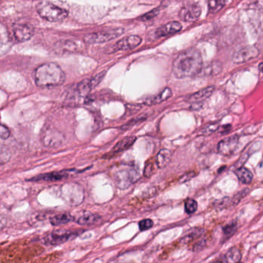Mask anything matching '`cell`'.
Returning a JSON list of instances; mask_svg holds the SVG:
<instances>
[{"label": "cell", "mask_w": 263, "mask_h": 263, "mask_svg": "<svg viewBox=\"0 0 263 263\" xmlns=\"http://www.w3.org/2000/svg\"><path fill=\"white\" fill-rule=\"evenodd\" d=\"M202 67V58L195 48L184 50L177 56L172 65V72L177 78H191L198 75Z\"/></svg>", "instance_id": "1"}, {"label": "cell", "mask_w": 263, "mask_h": 263, "mask_svg": "<svg viewBox=\"0 0 263 263\" xmlns=\"http://www.w3.org/2000/svg\"><path fill=\"white\" fill-rule=\"evenodd\" d=\"M65 79V73L55 63L42 64L34 72L35 83L38 87L42 88L61 85Z\"/></svg>", "instance_id": "2"}, {"label": "cell", "mask_w": 263, "mask_h": 263, "mask_svg": "<svg viewBox=\"0 0 263 263\" xmlns=\"http://www.w3.org/2000/svg\"><path fill=\"white\" fill-rule=\"evenodd\" d=\"M139 170L135 166L124 165L120 166L114 173L115 184L119 189H126L135 184L140 178Z\"/></svg>", "instance_id": "3"}, {"label": "cell", "mask_w": 263, "mask_h": 263, "mask_svg": "<svg viewBox=\"0 0 263 263\" xmlns=\"http://www.w3.org/2000/svg\"><path fill=\"white\" fill-rule=\"evenodd\" d=\"M36 10L38 14L43 19L50 22H60L64 21L68 16L67 10L47 1L40 3L36 7Z\"/></svg>", "instance_id": "4"}, {"label": "cell", "mask_w": 263, "mask_h": 263, "mask_svg": "<svg viewBox=\"0 0 263 263\" xmlns=\"http://www.w3.org/2000/svg\"><path fill=\"white\" fill-rule=\"evenodd\" d=\"M41 139L45 147L55 148L64 144L65 137L62 132L54 127H45L41 132Z\"/></svg>", "instance_id": "5"}, {"label": "cell", "mask_w": 263, "mask_h": 263, "mask_svg": "<svg viewBox=\"0 0 263 263\" xmlns=\"http://www.w3.org/2000/svg\"><path fill=\"white\" fill-rule=\"evenodd\" d=\"M123 33H124V30L122 28L112 29L107 31L98 32V33L86 35L84 36V41L87 44H103L119 37Z\"/></svg>", "instance_id": "6"}, {"label": "cell", "mask_w": 263, "mask_h": 263, "mask_svg": "<svg viewBox=\"0 0 263 263\" xmlns=\"http://www.w3.org/2000/svg\"><path fill=\"white\" fill-rule=\"evenodd\" d=\"M62 195L65 201L71 205H78L84 199V190L78 184L64 185L62 187Z\"/></svg>", "instance_id": "7"}, {"label": "cell", "mask_w": 263, "mask_h": 263, "mask_svg": "<svg viewBox=\"0 0 263 263\" xmlns=\"http://www.w3.org/2000/svg\"><path fill=\"white\" fill-rule=\"evenodd\" d=\"M105 74L106 72L103 71L98 73L93 78H90V79L84 80V81H81L75 89V98H85L93 89H95L102 81V80L105 77Z\"/></svg>", "instance_id": "8"}, {"label": "cell", "mask_w": 263, "mask_h": 263, "mask_svg": "<svg viewBox=\"0 0 263 263\" xmlns=\"http://www.w3.org/2000/svg\"><path fill=\"white\" fill-rule=\"evenodd\" d=\"M78 235V232L73 231H57L44 237V243L46 246H59L75 238Z\"/></svg>", "instance_id": "9"}, {"label": "cell", "mask_w": 263, "mask_h": 263, "mask_svg": "<svg viewBox=\"0 0 263 263\" xmlns=\"http://www.w3.org/2000/svg\"><path fill=\"white\" fill-rule=\"evenodd\" d=\"M260 49L257 45L247 46L235 52L232 56L235 64H243L255 59L259 55Z\"/></svg>", "instance_id": "10"}, {"label": "cell", "mask_w": 263, "mask_h": 263, "mask_svg": "<svg viewBox=\"0 0 263 263\" xmlns=\"http://www.w3.org/2000/svg\"><path fill=\"white\" fill-rule=\"evenodd\" d=\"M239 138L238 135H232L224 139L221 140L218 144V152L224 156L232 155L238 147Z\"/></svg>", "instance_id": "11"}, {"label": "cell", "mask_w": 263, "mask_h": 263, "mask_svg": "<svg viewBox=\"0 0 263 263\" xmlns=\"http://www.w3.org/2000/svg\"><path fill=\"white\" fill-rule=\"evenodd\" d=\"M13 35L19 42H25L34 35V27L30 24H16L13 26Z\"/></svg>", "instance_id": "12"}, {"label": "cell", "mask_w": 263, "mask_h": 263, "mask_svg": "<svg viewBox=\"0 0 263 263\" xmlns=\"http://www.w3.org/2000/svg\"><path fill=\"white\" fill-rule=\"evenodd\" d=\"M201 9L198 4H190L180 11V18L184 22H195L201 16Z\"/></svg>", "instance_id": "13"}, {"label": "cell", "mask_w": 263, "mask_h": 263, "mask_svg": "<svg viewBox=\"0 0 263 263\" xmlns=\"http://www.w3.org/2000/svg\"><path fill=\"white\" fill-rule=\"evenodd\" d=\"M141 43V38L140 36H127V37L120 40L119 41L116 43L115 46V51H118V50L126 51V50H132V49L139 46Z\"/></svg>", "instance_id": "14"}, {"label": "cell", "mask_w": 263, "mask_h": 263, "mask_svg": "<svg viewBox=\"0 0 263 263\" xmlns=\"http://www.w3.org/2000/svg\"><path fill=\"white\" fill-rule=\"evenodd\" d=\"M181 28L182 27H181V24L176 21H173V22L168 23L160 28L157 29L155 31V36L158 38L168 36V35L178 33L181 30Z\"/></svg>", "instance_id": "15"}, {"label": "cell", "mask_w": 263, "mask_h": 263, "mask_svg": "<svg viewBox=\"0 0 263 263\" xmlns=\"http://www.w3.org/2000/svg\"><path fill=\"white\" fill-rule=\"evenodd\" d=\"M215 90L214 87H208L196 93H193L187 98V102L191 104H200V103L204 101V100L208 99Z\"/></svg>", "instance_id": "16"}, {"label": "cell", "mask_w": 263, "mask_h": 263, "mask_svg": "<svg viewBox=\"0 0 263 263\" xmlns=\"http://www.w3.org/2000/svg\"><path fill=\"white\" fill-rule=\"evenodd\" d=\"M67 173L65 172H51V173L43 174V175H38L34 178L30 179L31 181H61L63 178L67 177Z\"/></svg>", "instance_id": "17"}, {"label": "cell", "mask_w": 263, "mask_h": 263, "mask_svg": "<svg viewBox=\"0 0 263 263\" xmlns=\"http://www.w3.org/2000/svg\"><path fill=\"white\" fill-rule=\"evenodd\" d=\"M172 91L168 87L164 88L162 91L160 92L158 95H155V96L152 97V98H147L144 104L147 105H155V104H161L163 101H166L172 97Z\"/></svg>", "instance_id": "18"}, {"label": "cell", "mask_w": 263, "mask_h": 263, "mask_svg": "<svg viewBox=\"0 0 263 263\" xmlns=\"http://www.w3.org/2000/svg\"><path fill=\"white\" fill-rule=\"evenodd\" d=\"M172 152L167 149H162L158 152L155 158V164L158 168H164L170 162Z\"/></svg>", "instance_id": "19"}, {"label": "cell", "mask_w": 263, "mask_h": 263, "mask_svg": "<svg viewBox=\"0 0 263 263\" xmlns=\"http://www.w3.org/2000/svg\"><path fill=\"white\" fill-rule=\"evenodd\" d=\"M136 141V137L129 136L123 138L121 141H120L112 149V153H121L124 151L127 150L129 147H132Z\"/></svg>", "instance_id": "20"}, {"label": "cell", "mask_w": 263, "mask_h": 263, "mask_svg": "<svg viewBox=\"0 0 263 263\" xmlns=\"http://www.w3.org/2000/svg\"><path fill=\"white\" fill-rule=\"evenodd\" d=\"M222 66L220 62H212L205 67H201L198 75L201 76H215L221 71Z\"/></svg>", "instance_id": "21"}, {"label": "cell", "mask_w": 263, "mask_h": 263, "mask_svg": "<svg viewBox=\"0 0 263 263\" xmlns=\"http://www.w3.org/2000/svg\"><path fill=\"white\" fill-rule=\"evenodd\" d=\"M101 216L98 214L87 212L80 216L77 220V222L81 226H92V224H96L98 221L101 220Z\"/></svg>", "instance_id": "22"}, {"label": "cell", "mask_w": 263, "mask_h": 263, "mask_svg": "<svg viewBox=\"0 0 263 263\" xmlns=\"http://www.w3.org/2000/svg\"><path fill=\"white\" fill-rule=\"evenodd\" d=\"M74 221V217L70 213H61L54 215L50 218V223L53 226H63Z\"/></svg>", "instance_id": "23"}, {"label": "cell", "mask_w": 263, "mask_h": 263, "mask_svg": "<svg viewBox=\"0 0 263 263\" xmlns=\"http://www.w3.org/2000/svg\"><path fill=\"white\" fill-rule=\"evenodd\" d=\"M235 175H236L238 179L243 184H249L253 178V175H252V172L245 167L237 169L235 171Z\"/></svg>", "instance_id": "24"}, {"label": "cell", "mask_w": 263, "mask_h": 263, "mask_svg": "<svg viewBox=\"0 0 263 263\" xmlns=\"http://www.w3.org/2000/svg\"><path fill=\"white\" fill-rule=\"evenodd\" d=\"M226 262L236 263L241 261V254L239 249L236 247L231 248L224 255Z\"/></svg>", "instance_id": "25"}, {"label": "cell", "mask_w": 263, "mask_h": 263, "mask_svg": "<svg viewBox=\"0 0 263 263\" xmlns=\"http://www.w3.org/2000/svg\"><path fill=\"white\" fill-rule=\"evenodd\" d=\"M203 234H204V230L202 229L196 228V229H192V231L189 232V233L185 236L181 238V241L183 243L192 242V241H195V240H198V238H201Z\"/></svg>", "instance_id": "26"}, {"label": "cell", "mask_w": 263, "mask_h": 263, "mask_svg": "<svg viewBox=\"0 0 263 263\" xmlns=\"http://www.w3.org/2000/svg\"><path fill=\"white\" fill-rule=\"evenodd\" d=\"M226 0H209V13H216L226 5Z\"/></svg>", "instance_id": "27"}, {"label": "cell", "mask_w": 263, "mask_h": 263, "mask_svg": "<svg viewBox=\"0 0 263 263\" xmlns=\"http://www.w3.org/2000/svg\"><path fill=\"white\" fill-rule=\"evenodd\" d=\"M250 190L249 189H245L241 190V192L237 193L232 199L230 200V205L235 206L245 198L249 195Z\"/></svg>", "instance_id": "28"}, {"label": "cell", "mask_w": 263, "mask_h": 263, "mask_svg": "<svg viewBox=\"0 0 263 263\" xmlns=\"http://www.w3.org/2000/svg\"><path fill=\"white\" fill-rule=\"evenodd\" d=\"M184 208H185V212L191 215V214H193L194 212H196L197 209H198V203L195 200L189 198V199L186 200Z\"/></svg>", "instance_id": "29"}, {"label": "cell", "mask_w": 263, "mask_h": 263, "mask_svg": "<svg viewBox=\"0 0 263 263\" xmlns=\"http://www.w3.org/2000/svg\"><path fill=\"white\" fill-rule=\"evenodd\" d=\"M155 161L152 159H149L147 162L145 163L144 169V175L147 178H150L154 174L155 171Z\"/></svg>", "instance_id": "30"}, {"label": "cell", "mask_w": 263, "mask_h": 263, "mask_svg": "<svg viewBox=\"0 0 263 263\" xmlns=\"http://www.w3.org/2000/svg\"><path fill=\"white\" fill-rule=\"evenodd\" d=\"M214 207L216 209H223L230 206V198L226 197L221 199L217 200L213 203Z\"/></svg>", "instance_id": "31"}, {"label": "cell", "mask_w": 263, "mask_h": 263, "mask_svg": "<svg viewBox=\"0 0 263 263\" xmlns=\"http://www.w3.org/2000/svg\"><path fill=\"white\" fill-rule=\"evenodd\" d=\"M218 129H219V124L218 123H212V124H209V125L204 127L201 130V134L203 135H210L212 134L215 133Z\"/></svg>", "instance_id": "32"}, {"label": "cell", "mask_w": 263, "mask_h": 263, "mask_svg": "<svg viewBox=\"0 0 263 263\" xmlns=\"http://www.w3.org/2000/svg\"><path fill=\"white\" fill-rule=\"evenodd\" d=\"M10 159V153L7 149L2 148L0 150V166L4 165Z\"/></svg>", "instance_id": "33"}, {"label": "cell", "mask_w": 263, "mask_h": 263, "mask_svg": "<svg viewBox=\"0 0 263 263\" xmlns=\"http://www.w3.org/2000/svg\"><path fill=\"white\" fill-rule=\"evenodd\" d=\"M236 223L232 222L230 223V224L224 226V229H223V232H224V235H228V236H230V235H233V234L236 232Z\"/></svg>", "instance_id": "34"}, {"label": "cell", "mask_w": 263, "mask_h": 263, "mask_svg": "<svg viewBox=\"0 0 263 263\" xmlns=\"http://www.w3.org/2000/svg\"><path fill=\"white\" fill-rule=\"evenodd\" d=\"M154 222L151 219H143L139 222V229L141 231H146L150 229L153 226Z\"/></svg>", "instance_id": "35"}, {"label": "cell", "mask_w": 263, "mask_h": 263, "mask_svg": "<svg viewBox=\"0 0 263 263\" xmlns=\"http://www.w3.org/2000/svg\"><path fill=\"white\" fill-rule=\"evenodd\" d=\"M10 130L8 127H6L4 124H0V138L6 140L10 138Z\"/></svg>", "instance_id": "36"}, {"label": "cell", "mask_w": 263, "mask_h": 263, "mask_svg": "<svg viewBox=\"0 0 263 263\" xmlns=\"http://www.w3.org/2000/svg\"><path fill=\"white\" fill-rule=\"evenodd\" d=\"M159 13V10L158 9H155V10H152V11L148 12V13L144 14V16H141V21H147L153 19L154 17L158 15Z\"/></svg>", "instance_id": "37"}, {"label": "cell", "mask_w": 263, "mask_h": 263, "mask_svg": "<svg viewBox=\"0 0 263 263\" xmlns=\"http://www.w3.org/2000/svg\"><path fill=\"white\" fill-rule=\"evenodd\" d=\"M144 119H145V118H138L130 120V121H128L127 124H124V125L121 127V129H122V130H127V129L130 128V127H132V126L135 125V124H138L140 121H144Z\"/></svg>", "instance_id": "38"}, {"label": "cell", "mask_w": 263, "mask_h": 263, "mask_svg": "<svg viewBox=\"0 0 263 263\" xmlns=\"http://www.w3.org/2000/svg\"><path fill=\"white\" fill-rule=\"evenodd\" d=\"M195 175L196 174H195V172H187V173H186L185 175L181 177V179H180V182L184 183L186 182V181H190L195 176Z\"/></svg>", "instance_id": "39"}, {"label": "cell", "mask_w": 263, "mask_h": 263, "mask_svg": "<svg viewBox=\"0 0 263 263\" xmlns=\"http://www.w3.org/2000/svg\"><path fill=\"white\" fill-rule=\"evenodd\" d=\"M7 224V219L3 215H0V230L5 227Z\"/></svg>", "instance_id": "40"}, {"label": "cell", "mask_w": 263, "mask_h": 263, "mask_svg": "<svg viewBox=\"0 0 263 263\" xmlns=\"http://www.w3.org/2000/svg\"><path fill=\"white\" fill-rule=\"evenodd\" d=\"M231 128H232V127H231V125H229H229L223 126V127H221V132L223 134L228 133V132L231 130Z\"/></svg>", "instance_id": "41"}]
</instances>
